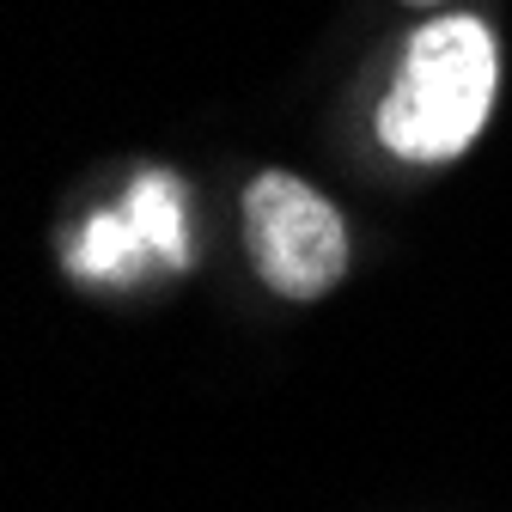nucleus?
<instances>
[{"label": "nucleus", "mask_w": 512, "mask_h": 512, "mask_svg": "<svg viewBox=\"0 0 512 512\" xmlns=\"http://www.w3.org/2000/svg\"><path fill=\"white\" fill-rule=\"evenodd\" d=\"M250 263L281 299H324L348 275V226L330 196L293 171H263L244 189Z\"/></svg>", "instance_id": "nucleus-2"}, {"label": "nucleus", "mask_w": 512, "mask_h": 512, "mask_svg": "<svg viewBox=\"0 0 512 512\" xmlns=\"http://www.w3.org/2000/svg\"><path fill=\"white\" fill-rule=\"evenodd\" d=\"M494 104V37L482 19H427L378 104V141L409 165L458 159Z\"/></svg>", "instance_id": "nucleus-1"}, {"label": "nucleus", "mask_w": 512, "mask_h": 512, "mask_svg": "<svg viewBox=\"0 0 512 512\" xmlns=\"http://www.w3.org/2000/svg\"><path fill=\"white\" fill-rule=\"evenodd\" d=\"M128 220L147 238L159 263H189V232H183V189L165 171H147L128 189Z\"/></svg>", "instance_id": "nucleus-3"}, {"label": "nucleus", "mask_w": 512, "mask_h": 512, "mask_svg": "<svg viewBox=\"0 0 512 512\" xmlns=\"http://www.w3.org/2000/svg\"><path fill=\"white\" fill-rule=\"evenodd\" d=\"M141 256H153V250H147V238L135 232V220H128V214H98V220H86V232L68 244V269H74L80 281H98V275H122L128 263H141Z\"/></svg>", "instance_id": "nucleus-4"}, {"label": "nucleus", "mask_w": 512, "mask_h": 512, "mask_svg": "<svg viewBox=\"0 0 512 512\" xmlns=\"http://www.w3.org/2000/svg\"><path fill=\"white\" fill-rule=\"evenodd\" d=\"M409 7H439V0H409Z\"/></svg>", "instance_id": "nucleus-5"}]
</instances>
